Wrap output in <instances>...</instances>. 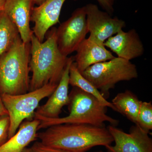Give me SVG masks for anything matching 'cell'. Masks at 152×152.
<instances>
[{
	"label": "cell",
	"mask_w": 152,
	"mask_h": 152,
	"mask_svg": "<svg viewBox=\"0 0 152 152\" xmlns=\"http://www.w3.org/2000/svg\"><path fill=\"white\" fill-rule=\"evenodd\" d=\"M45 42H40L33 34L30 42V91L48 84H58L69 57L60 51L57 42L56 28H51Z\"/></svg>",
	"instance_id": "cell-2"
},
{
	"label": "cell",
	"mask_w": 152,
	"mask_h": 152,
	"mask_svg": "<svg viewBox=\"0 0 152 152\" xmlns=\"http://www.w3.org/2000/svg\"><path fill=\"white\" fill-rule=\"evenodd\" d=\"M141 102L135 95L127 90L118 94L113 99L111 103L115 107L116 112L122 114L131 122L137 124Z\"/></svg>",
	"instance_id": "cell-16"
},
{
	"label": "cell",
	"mask_w": 152,
	"mask_h": 152,
	"mask_svg": "<svg viewBox=\"0 0 152 152\" xmlns=\"http://www.w3.org/2000/svg\"><path fill=\"white\" fill-rule=\"evenodd\" d=\"M88 33L85 6L76 9L68 20L56 29L58 48L68 57L76 51Z\"/></svg>",
	"instance_id": "cell-7"
},
{
	"label": "cell",
	"mask_w": 152,
	"mask_h": 152,
	"mask_svg": "<svg viewBox=\"0 0 152 152\" xmlns=\"http://www.w3.org/2000/svg\"><path fill=\"white\" fill-rule=\"evenodd\" d=\"M6 0H0V12L4 10V5Z\"/></svg>",
	"instance_id": "cell-25"
},
{
	"label": "cell",
	"mask_w": 152,
	"mask_h": 152,
	"mask_svg": "<svg viewBox=\"0 0 152 152\" xmlns=\"http://www.w3.org/2000/svg\"><path fill=\"white\" fill-rule=\"evenodd\" d=\"M22 152H68L48 146L40 142H35L31 146L26 148Z\"/></svg>",
	"instance_id": "cell-21"
},
{
	"label": "cell",
	"mask_w": 152,
	"mask_h": 152,
	"mask_svg": "<svg viewBox=\"0 0 152 152\" xmlns=\"http://www.w3.org/2000/svg\"><path fill=\"white\" fill-rule=\"evenodd\" d=\"M81 74L104 96L119 82L128 81L138 77L135 65L118 57L90 66Z\"/></svg>",
	"instance_id": "cell-5"
},
{
	"label": "cell",
	"mask_w": 152,
	"mask_h": 152,
	"mask_svg": "<svg viewBox=\"0 0 152 152\" xmlns=\"http://www.w3.org/2000/svg\"><path fill=\"white\" fill-rule=\"evenodd\" d=\"M69 77V83L72 86L77 87L85 92L92 95L96 98L103 105L107 107H110L116 111L115 107L111 103L107 101L99 91L82 75L77 68L74 61L70 67Z\"/></svg>",
	"instance_id": "cell-17"
},
{
	"label": "cell",
	"mask_w": 152,
	"mask_h": 152,
	"mask_svg": "<svg viewBox=\"0 0 152 152\" xmlns=\"http://www.w3.org/2000/svg\"><path fill=\"white\" fill-rule=\"evenodd\" d=\"M73 57L79 72L81 73L90 66L111 60L115 58L104 44L97 42L88 38L86 39L76 50Z\"/></svg>",
	"instance_id": "cell-14"
},
{
	"label": "cell",
	"mask_w": 152,
	"mask_h": 152,
	"mask_svg": "<svg viewBox=\"0 0 152 152\" xmlns=\"http://www.w3.org/2000/svg\"><path fill=\"white\" fill-rule=\"evenodd\" d=\"M137 125L144 130L149 133L152 129V104L151 102H141Z\"/></svg>",
	"instance_id": "cell-19"
},
{
	"label": "cell",
	"mask_w": 152,
	"mask_h": 152,
	"mask_svg": "<svg viewBox=\"0 0 152 152\" xmlns=\"http://www.w3.org/2000/svg\"><path fill=\"white\" fill-rule=\"evenodd\" d=\"M99 3L104 11L108 13L111 15L114 11V2L115 0H95Z\"/></svg>",
	"instance_id": "cell-22"
},
{
	"label": "cell",
	"mask_w": 152,
	"mask_h": 152,
	"mask_svg": "<svg viewBox=\"0 0 152 152\" xmlns=\"http://www.w3.org/2000/svg\"><path fill=\"white\" fill-rule=\"evenodd\" d=\"M34 0H6L4 11L18 31L22 41L30 43L33 34L30 28Z\"/></svg>",
	"instance_id": "cell-13"
},
{
	"label": "cell",
	"mask_w": 152,
	"mask_h": 152,
	"mask_svg": "<svg viewBox=\"0 0 152 152\" xmlns=\"http://www.w3.org/2000/svg\"><path fill=\"white\" fill-rule=\"evenodd\" d=\"M30 43L20 36L0 57V94H23L30 91Z\"/></svg>",
	"instance_id": "cell-4"
},
{
	"label": "cell",
	"mask_w": 152,
	"mask_h": 152,
	"mask_svg": "<svg viewBox=\"0 0 152 152\" xmlns=\"http://www.w3.org/2000/svg\"><path fill=\"white\" fill-rule=\"evenodd\" d=\"M20 36L18 31L4 11L0 12V57Z\"/></svg>",
	"instance_id": "cell-18"
},
{
	"label": "cell",
	"mask_w": 152,
	"mask_h": 152,
	"mask_svg": "<svg viewBox=\"0 0 152 152\" xmlns=\"http://www.w3.org/2000/svg\"><path fill=\"white\" fill-rule=\"evenodd\" d=\"M73 57H69L59 83L54 91L50 96L46 103L38 107L34 116H41L48 118L59 117L63 107L69 103V74L71 65L74 62Z\"/></svg>",
	"instance_id": "cell-11"
},
{
	"label": "cell",
	"mask_w": 152,
	"mask_h": 152,
	"mask_svg": "<svg viewBox=\"0 0 152 152\" xmlns=\"http://www.w3.org/2000/svg\"><path fill=\"white\" fill-rule=\"evenodd\" d=\"M66 1L46 0L40 5L34 7L31 20L34 23L33 34L40 42H43L49 30L59 22L60 14Z\"/></svg>",
	"instance_id": "cell-10"
},
{
	"label": "cell",
	"mask_w": 152,
	"mask_h": 152,
	"mask_svg": "<svg viewBox=\"0 0 152 152\" xmlns=\"http://www.w3.org/2000/svg\"><path fill=\"white\" fill-rule=\"evenodd\" d=\"M40 121L34 118L22 123L18 130L0 147V152H22L37 138Z\"/></svg>",
	"instance_id": "cell-15"
},
{
	"label": "cell",
	"mask_w": 152,
	"mask_h": 152,
	"mask_svg": "<svg viewBox=\"0 0 152 152\" xmlns=\"http://www.w3.org/2000/svg\"><path fill=\"white\" fill-rule=\"evenodd\" d=\"M104 45L115 53L117 57L128 61L142 56L145 52L143 44L134 29L127 32L121 30L109 38Z\"/></svg>",
	"instance_id": "cell-12"
},
{
	"label": "cell",
	"mask_w": 152,
	"mask_h": 152,
	"mask_svg": "<svg viewBox=\"0 0 152 152\" xmlns=\"http://www.w3.org/2000/svg\"><path fill=\"white\" fill-rule=\"evenodd\" d=\"M5 115H8V114L5 107L4 105L1 95H0V116Z\"/></svg>",
	"instance_id": "cell-23"
},
{
	"label": "cell",
	"mask_w": 152,
	"mask_h": 152,
	"mask_svg": "<svg viewBox=\"0 0 152 152\" xmlns=\"http://www.w3.org/2000/svg\"><path fill=\"white\" fill-rule=\"evenodd\" d=\"M58 85H45L23 94L1 95L10 121L8 139L16 133L24 120L34 116L41 101L45 98L50 97Z\"/></svg>",
	"instance_id": "cell-6"
},
{
	"label": "cell",
	"mask_w": 152,
	"mask_h": 152,
	"mask_svg": "<svg viewBox=\"0 0 152 152\" xmlns=\"http://www.w3.org/2000/svg\"><path fill=\"white\" fill-rule=\"evenodd\" d=\"M10 121L8 115L0 116V147L8 140Z\"/></svg>",
	"instance_id": "cell-20"
},
{
	"label": "cell",
	"mask_w": 152,
	"mask_h": 152,
	"mask_svg": "<svg viewBox=\"0 0 152 152\" xmlns=\"http://www.w3.org/2000/svg\"><path fill=\"white\" fill-rule=\"evenodd\" d=\"M69 96V115L66 117L56 118L34 116V118L40 121L38 130L64 124H80L105 127L106 122L115 126L118 124V120L107 115V107L103 105L92 95L79 88L74 87Z\"/></svg>",
	"instance_id": "cell-3"
},
{
	"label": "cell",
	"mask_w": 152,
	"mask_h": 152,
	"mask_svg": "<svg viewBox=\"0 0 152 152\" xmlns=\"http://www.w3.org/2000/svg\"><path fill=\"white\" fill-rule=\"evenodd\" d=\"M37 138L46 145L68 152H86L93 147H106L113 142L105 127L80 124L51 126L37 133Z\"/></svg>",
	"instance_id": "cell-1"
},
{
	"label": "cell",
	"mask_w": 152,
	"mask_h": 152,
	"mask_svg": "<svg viewBox=\"0 0 152 152\" xmlns=\"http://www.w3.org/2000/svg\"><path fill=\"white\" fill-rule=\"evenodd\" d=\"M103 152L102 151H97V152Z\"/></svg>",
	"instance_id": "cell-26"
},
{
	"label": "cell",
	"mask_w": 152,
	"mask_h": 152,
	"mask_svg": "<svg viewBox=\"0 0 152 152\" xmlns=\"http://www.w3.org/2000/svg\"><path fill=\"white\" fill-rule=\"evenodd\" d=\"M45 1L46 0H34V2L35 4L37 5L38 6L40 5Z\"/></svg>",
	"instance_id": "cell-24"
},
{
	"label": "cell",
	"mask_w": 152,
	"mask_h": 152,
	"mask_svg": "<svg viewBox=\"0 0 152 152\" xmlns=\"http://www.w3.org/2000/svg\"><path fill=\"white\" fill-rule=\"evenodd\" d=\"M115 144L105 147L109 152H152V140L149 132L135 124L126 133L110 125L107 128Z\"/></svg>",
	"instance_id": "cell-9"
},
{
	"label": "cell",
	"mask_w": 152,
	"mask_h": 152,
	"mask_svg": "<svg viewBox=\"0 0 152 152\" xmlns=\"http://www.w3.org/2000/svg\"><path fill=\"white\" fill-rule=\"evenodd\" d=\"M85 7L90 33L88 38L91 40L104 44L109 38L126 27L124 21L118 17L113 18L108 13L100 10L95 4H88Z\"/></svg>",
	"instance_id": "cell-8"
}]
</instances>
